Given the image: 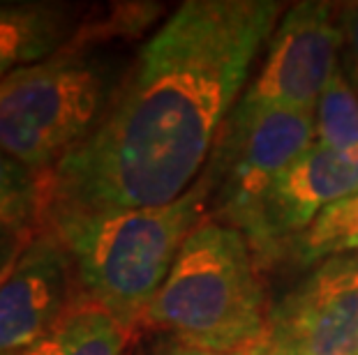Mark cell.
Instances as JSON below:
<instances>
[{
	"label": "cell",
	"instance_id": "5b68a950",
	"mask_svg": "<svg viewBox=\"0 0 358 355\" xmlns=\"http://www.w3.org/2000/svg\"><path fill=\"white\" fill-rule=\"evenodd\" d=\"M315 141V109L236 104L206 169L220 222L238 229L280 173Z\"/></svg>",
	"mask_w": 358,
	"mask_h": 355
},
{
	"label": "cell",
	"instance_id": "9c48e42d",
	"mask_svg": "<svg viewBox=\"0 0 358 355\" xmlns=\"http://www.w3.org/2000/svg\"><path fill=\"white\" fill-rule=\"evenodd\" d=\"M83 298L65 247L37 226L24 252L0 279V355H21Z\"/></svg>",
	"mask_w": 358,
	"mask_h": 355
},
{
	"label": "cell",
	"instance_id": "277c9868",
	"mask_svg": "<svg viewBox=\"0 0 358 355\" xmlns=\"http://www.w3.org/2000/svg\"><path fill=\"white\" fill-rule=\"evenodd\" d=\"M257 263L238 229L203 219L180 247L139 326L213 353L255 349L271 319Z\"/></svg>",
	"mask_w": 358,
	"mask_h": 355
},
{
	"label": "cell",
	"instance_id": "2e32d148",
	"mask_svg": "<svg viewBox=\"0 0 358 355\" xmlns=\"http://www.w3.org/2000/svg\"><path fill=\"white\" fill-rule=\"evenodd\" d=\"M37 226L17 224V222H0V279H3L19 254L24 252L28 240L33 238Z\"/></svg>",
	"mask_w": 358,
	"mask_h": 355
},
{
	"label": "cell",
	"instance_id": "5bb4252c",
	"mask_svg": "<svg viewBox=\"0 0 358 355\" xmlns=\"http://www.w3.org/2000/svg\"><path fill=\"white\" fill-rule=\"evenodd\" d=\"M40 178L0 150V222L37 226Z\"/></svg>",
	"mask_w": 358,
	"mask_h": 355
},
{
	"label": "cell",
	"instance_id": "8fae6325",
	"mask_svg": "<svg viewBox=\"0 0 358 355\" xmlns=\"http://www.w3.org/2000/svg\"><path fill=\"white\" fill-rule=\"evenodd\" d=\"M132 330L83 296L56 328L21 355H125Z\"/></svg>",
	"mask_w": 358,
	"mask_h": 355
},
{
	"label": "cell",
	"instance_id": "e0dca14e",
	"mask_svg": "<svg viewBox=\"0 0 358 355\" xmlns=\"http://www.w3.org/2000/svg\"><path fill=\"white\" fill-rule=\"evenodd\" d=\"M148 355H248V351H243V353H213V351H203V349H196V346H187L182 342H176V339H166V342L155 346Z\"/></svg>",
	"mask_w": 358,
	"mask_h": 355
},
{
	"label": "cell",
	"instance_id": "ac0fdd59",
	"mask_svg": "<svg viewBox=\"0 0 358 355\" xmlns=\"http://www.w3.org/2000/svg\"><path fill=\"white\" fill-rule=\"evenodd\" d=\"M248 355H275V353L266 351V349H264V346H259V344H257V346H255V349H250V351H248Z\"/></svg>",
	"mask_w": 358,
	"mask_h": 355
},
{
	"label": "cell",
	"instance_id": "ba28073f",
	"mask_svg": "<svg viewBox=\"0 0 358 355\" xmlns=\"http://www.w3.org/2000/svg\"><path fill=\"white\" fill-rule=\"evenodd\" d=\"M356 190L358 160L315 141L264 192L238 231L252 245L257 259L264 261L285 247H294L326 208Z\"/></svg>",
	"mask_w": 358,
	"mask_h": 355
},
{
	"label": "cell",
	"instance_id": "6da1fadb",
	"mask_svg": "<svg viewBox=\"0 0 358 355\" xmlns=\"http://www.w3.org/2000/svg\"><path fill=\"white\" fill-rule=\"evenodd\" d=\"M282 7L275 0L178 5L139 49L100 127L40 178L37 215L180 199L206 171Z\"/></svg>",
	"mask_w": 358,
	"mask_h": 355
},
{
	"label": "cell",
	"instance_id": "30bf717a",
	"mask_svg": "<svg viewBox=\"0 0 358 355\" xmlns=\"http://www.w3.org/2000/svg\"><path fill=\"white\" fill-rule=\"evenodd\" d=\"M79 12L56 3L0 5V81L42 63L79 35Z\"/></svg>",
	"mask_w": 358,
	"mask_h": 355
},
{
	"label": "cell",
	"instance_id": "52a82bcc",
	"mask_svg": "<svg viewBox=\"0 0 358 355\" xmlns=\"http://www.w3.org/2000/svg\"><path fill=\"white\" fill-rule=\"evenodd\" d=\"M275 355H358V259H326L271 312L259 342Z\"/></svg>",
	"mask_w": 358,
	"mask_h": 355
},
{
	"label": "cell",
	"instance_id": "7a4b0ae2",
	"mask_svg": "<svg viewBox=\"0 0 358 355\" xmlns=\"http://www.w3.org/2000/svg\"><path fill=\"white\" fill-rule=\"evenodd\" d=\"M208 171L180 196L157 208L51 210L37 226L51 231L70 256L83 296L134 332L162 289L180 247L208 219Z\"/></svg>",
	"mask_w": 358,
	"mask_h": 355
},
{
	"label": "cell",
	"instance_id": "3957f363",
	"mask_svg": "<svg viewBox=\"0 0 358 355\" xmlns=\"http://www.w3.org/2000/svg\"><path fill=\"white\" fill-rule=\"evenodd\" d=\"M86 24L42 63L0 81V150L37 178L93 134L113 107L132 63Z\"/></svg>",
	"mask_w": 358,
	"mask_h": 355
},
{
	"label": "cell",
	"instance_id": "7c38bea8",
	"mask_svg": "<svg viewBox=\"0 0 358 355\" xmlns=\"http://www.w3.org/2000/svg\"><path fill=\"white\" fill-rule=\"evenodd\" d=\"M315 137L322 146L358 160V95L342 67L317 102Z\"/></svg>",
	"mask_w": 358,
	"mask_h": 355
},
{
	"label": "cell",
	"instance_id": "8992f818",
	"mask_svg": "<svg viewBox=\"0 0 358 355\" xmlns=\"http://www.w3.org/2000/svg\"><path fill=\"white\" fill-rule=\"evenodd\" d=\"M342 28L331 3L306 0L282 14L262 70L238 102L250 107L317 109L340 70Z\"/></svg>",
	"mask_w": 358,
	"mask_h": 355
},
{
	"label": "cell",
	"instance_id": "9a60e30c",
	"mask_svg": "<svg viewBox=\"0 0 358 355\" xmlns=\"http://www.w3.org/2000/svg\"><path fill=\"white\" fill-rule=\"evenodd\" d=\"M342 28V58L340 67L358 95V3H345L338 10Z\"/></svg>",
	"mask_w": 358,
	"mask_h": 355
},
{
	"label": "cell",
	"instance_id": "4fadbf2b",
	"mask_svg": "<svg viewBox=\"0 0 358 355\" xmlns=\"http://www.w3.org/2000/svg\"><path fill=\"white\" fill-rule=\"evenodd\" d=\"M292 249L301 263H317L345 252H358V190L326 208Z\"/></svg>",
	"mask_w": 358,
	"mask_h": 355
}]
</instances>
